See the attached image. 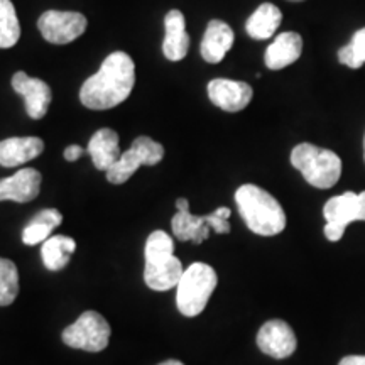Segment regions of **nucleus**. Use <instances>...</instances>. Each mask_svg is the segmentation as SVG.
<instances>
[{"label":"nucleus","mask_w":365,"mask_h":365,"mask_svg":"<svg viewBox=\"0 0 365 365\" xmlns=\"http://www.w3.org/2000/svg\"><path fill=\"white\" fill-rule=\"evenodd\" d=\"M44 150L39 137H9L0 143V166L16 168L33 161Z\"/></svg>","instance_id":"2eb2a0df"},{"label":"nucleus","mask_w":365,"mask_h":365,"mask_svg":"<svg viewBox=\"0 0 365 365\" xmlns=\"http://www.w3.org/2000/svg\"><path fill=\"white\" fill-rule=\"evenodd\" d=\"M254 97L252 86L245 81L215 78L208 83V98L225 112H240Z\"/></svg>","instance_id":"f8f14e48"},{"label":"nucleus","mask_w":365,"mask_h":365,"mask_svg":"<svg viewBox=\"0 0 365 365\" xmlns=\"http://www.w3.org/2000/svg\"><path fill=\"white\" fill-rule=\"evenodd\" d=\"M234 31L227 22L213 19L210 21L207 31H205L200 53H202L205 61L217 65L230 51V48L234 46Z\"/></svg>","instance_id":"f3484780"},{"label":"nucleus","mask_w":365,"mask_h":365,"mask_svg":"<svg viewBox=\"0 0 365 365\" xmlns=\"http://www.w3.org/2000/svg\"><path fill=\"white\" fill-rule=\"evenodd\" d=\"M12 88L26 100L27 115L34 120L43 118L48 112L53 95L48 83L39 78H31L24 71H17L12 76Z\"/></svg>","instance_id":"ddd939ff"},{"label":"nucleus","mask_w":365,"mask_h":365,"mask_svg":"<svg viewBox=\"0 0 365 365\" xmlns=\"http://www.w3.org/2000/svg\"><path fill=\"white\" fill-rule=\"evenodd\" d=\"M164 158L163 144L148 135H140L132 143L130 149L122 154L120 159L107 171V180L112 185H124L140 166H154Z\"/></svg>","instance_id":"1a4fd4ad"},{"label":"nucleus","mask_w":365,"mask_h":365,"mask_svg":"<svg viewBox=\"0 0 365 365\" xmlns=\"http://www.w3.org/2000/svg\"><path fill=\"white\" fill-rule=\"evenodd\" d=\"M31 222L46 223V225L56 228L63 223V215L58 212L56 208H44V210H41V212L36 213V217Z\"/></svg>","instance_id":"a878e982"},{"label":"nucleus","mask_w":365,"mask_h":365,"mask_svg":"<svg viewBox=\"0 0 365 365\" xmlns=\"http://www.w3.org/2000/svg\"><path fill=\"white\" fill-rule=\"evenodd\" d=\"M325 217V235L330 242H339L345 234L346 225L352 222H365V191L362 193H346L333 196L323 207Z\"/></svg>","instance_id":"6e6552de"},{"label":"nucleus","mask_w":365,"mask_h":365,"mask_svg":"<svg viewBox=\"0 0 365 365\" xmlns=\"http://www.w3.org/2000/svg\"><path fill=\"white\" fill-rule=\"evenodd\" d=\"M339 365H365V355H349L341 359Z\"/></svg>","instance_id":"cd10ccee"},{"label":"nucleus","mask_w":365,"mask_h":365,"mask_svg":"<svg viewBox=\"0 0 365 365\" xmlns=\"http://www.w3.org/2000/svg\"><path fill=\"white\" fill-rule=\"evenodd\" d=\"M173 252H175V242L166 232L156 230L148 237L144 250V281L150 289L168 291L180 282L185 269Z\"/></svg>","instance_id":"7ed1b4c3"},{"label":"nucleus","mask_w":365,"mask_h":365,"mask_svg":"<svg viewBox=\"0 0 365 365\" xmlns=\"http://www.w3.org/2000/svg\"><path fill=\"white\" fill-rule=\"evenodd\" d=\"M43 176L34 168H24L11 178L0 180V202L29 203L39 195Z\"/></svg>","instance_id":"4468645a"},{"label":"nucleus","mask_w":365,"mask_h":365,"mask_svg":"<svg viewBox=\"0 0 365 365\" xmlns=\"http://www.w3.org/2000/svg\"><path fill=\"white\" fill-rule=\"evenodd\" d=\"M86 17L71 11H48L39 17L38 27L43 38L51 44H68L86 31Z\"/></svg>","instance_id":"9d476101"},{"label":"nucleus","mask_w":365,"mask_h":365,"mask_svg":"<svg viewBox=\"0 0 365 365\" xmlns=\"http://www.w3.org/2000/svg\"><path fill=\"white\" fill-rule=\"evenodd\" d=\"M110 333L112 330L107 319L93 309H88L81 313V317L73 325L65 328L61 339L71 349L97 354L107 349Z\"/></svg>","instance_id":"0eeeda50"},{"label":"nucleus","mask_w":365,"mask_h":365,"mask_svg":"<svg viewBox=\"0 0 365 365\" xmlns=\"http://www.w3.org/2000/svg\"><path fill=\"white\" fill-rule=\"evenodd\" d=\"M364 154H365V137H364Z\"/></svg>","instance_id":"7c9ffc66"},{"label":"nucleus","mask_w":365,"mask_h":365,"mask_svg":"<svg viewBox=\"0 0 365 365\" xmlns=\"http://www.w3.org/2000/svg\"><path fill=\"white\" fill-rule=\"evenodd\" d=\"M218 282L215 269L205 262H195L185 269L176 289V304L185 317H198L207 308L210 296Z\"/></svg>","instance_id":"39448f33"},{"label":"nucleus","mask_w":365,"mask_h":365,"mask_svg":"<svg viewBox=\"0 0 365 365\" xmlns=\"http://www.w3.org/2000/svg\"><path fill=\"white\" fill-rule=\"evenodd\" d=\"M76 250V242L66 235H53L43 242L41 255H43L44 266L49 271H61L68 266L73 252Z\"/></svg>","instance_id":"412c9836"},{"label":"nucleus","mask_w":365,"mask_h":365,"mask_svg":"<svg viewBox=\"0 0 365 365\" xmlns=\"http://www.w3.org/2000/svg\"><path fill=\"white\" fill-rule=\"evenodd\" d=\"M240 217L254 234L272 237L286 228V213L276 198L255 185H242L235 191Z\"/></svg>","instance_id":"f03ea898"},{"label":"nucleus","mask_w":365,"mask_h":365,"mask_svg":"<svg viewBox=\"0 0 365 365\" xmlns=\"http://www.w3.org/2000/svg\"><path fill=\"white\" fill-rule=\"evenodd\" d=\"M289 2H303V0H289Z\"/></svg>","instance_id":"c756f323"},{"label":"nucleus","mask_w":365,"mask_h":365,"mask_svg":"<svg viewBox=\"0 0 365 365\" xmlns=\"http://www.w3.org/2000/svg\"><path fill=\"white\" fill-rule=\"evenodd\" d=\"M281 21L282 12L279 11V7L266 2L255 9V12L247 19L245 29H247V34L252 39H269L276 34L277 27L281 26Z\"/></svg>","instance_id":"aec40b11"},{"label":"nucleus","mask_w":365,"mask_h":365,"mask_svg":"<svg viewBox=\"0 0 365 365\" xmlns=\"http://www.w3.org/2000/svg\"><path fill=\"white\" fill-rule=\"evenodd\" d=\"M54 230L53 227L46 225V223H38V222H29L27 227L22 232V242L26 245H36L43 244L51 237V232Z\"/></svg>","instance_id":"393cba45"},{"label":"nucleus","mask_w":365,"mask_h":365,"mask_svg":"<svg viewBox=\"0 0 365 365\" xmlns=\"http://www.w3.org/2000/svg\"><path fill=\"white\" fill-rule=\"evenodd\" d=\"M176 208L178 213L173 217L171 228L178 240H190L195 242V244H202L208 239L210 230H215L217 234H228L230 232V223H228V218L232 215L230 208L220 207L210 215L198 217L190 212V203L186 198L178 200Z\"/></svg>","instance_id":"423d86ee"},{"label":"nucleus","mask_w":365,"mask_h":365,"mask_svg":"<svg viewBox=\"0 0 365 365\" xmlns=\"http://www.w3.org/2000/svg\"><path fill=\"white\" fill-rule=\"evenodd\" d=\"M303 51V39L298 33H281L266 49V66L269 70H282L293 65Z\"/></svg>","instance_id":"a211bd4d"},{"label":"nucleus","mask_w":365,"mask_h":365,"mask_svg":"<svg viewBox=\"0 0 365 365\" xmlns=\"http://www.w3.org/2000/svg\"><path fill=\"white\" fill-rule=\"evenodd\" d=\"M159 365H185L180 360H166V362H161Z\"/></svg>","instance_id":"c85d7f7f"},{"label":"nucleus","mask_w":365,"mask_h":365,"mask_svg":"<svg viewBox=\"0 0 365 365\" xmlns=\"http://www.w3.org/2000/svg\"><path fill=\"white\" fill-rule=\"evenodd\" d=\"M83 148H80V145H70V148H66L65 150V159L66 161H76V159H80L81 156H83Z\"/></svg>","instance_id":"bb28decb"},{"label":"nucleus","mask_w":365,"mask_h":365,"mask_svg":"<svg viewBox=\"0 0 365 365\" xmlns=\"http://www.w3.org/2000/svg\"><path fill=\"white\" fill-rule=\"evenodd\" d=\"M19 294V271L9 259L0 257V307H9Z\"/></svg>","instance_id":"5701e85b"},{"label":"nucleus","mask_w":365,"mask_h":365,"mask_svg":"<svg viewBox=\"0 0 365 365\" xmlns=\"http://www.w3.org/2000/svg\"><path fill=\"white\" fill-rule=\"evenodd\" d=\"M88 154L95 168L107 173L122 156L117 132L112 129H100L95 132L88 143Z\"/></svg>","instance_id":"6ab92c4d"},{"label":"nucleus","mask_w":365,"mask_h":365,"mask_svg":"<svg viewBox=\"0 0 365 365\" xmlns=\"http://www.w3.org/2000/svg\"><path fill=\"white\" fill-rule=\"evenodd\" d=\"M291 164L314 188L328 190L335 186L341 175V159L330 149L303 143L291 153Z\"/></svg>","instance_id":"20e7f679"},{"label":"nucleus","mask_w":365,"mask_h":365,"mask_svg":"<svg viewBox=\"0 0 365 365\" xmlns=\"http://www.w3.org/2000/svg\"><path fill=\"white\" fill-rule=\"evenodd\" d=\"M135 83V66L129 54H108L100 70L85 81L80 90V102L90 110H108L129 98Z\"/></svg>","instance_id":"f257e3e1"},{"label":"nucleus","mask_w":365,"mask_h":365,"mask_svg":"<svg viewBox=\"0 0 365 365\" xmlns=\"http://www.w3.org/2000/svg\"><path fill=\"white\" fill-rule=\"evenodd\" d=\"M166 36L163 41V53L170 61H181L188 54L190 36L186 33V21L182 12L170 11L164 17Z\"/></svg>","instance_id":"dca6fc26"},{"label":"nucleus","mask_w":365,"mask_h":365,"mask_svg":"<svg viewBox=\"0 0 365 365\" xmlns=\"http://www.w3.org/2000/svg\"><path fill=\"white\" fill-rule=\"evenodd\" d=\"M339 61L341 65L354 68L357 70L365 63V27L364 29H359L357 33L354 34L350 44L340 48L339 51Z\"/></svg>","instance_id":"b1692460"},{"label":"nucleus","mask_w":365,"mask_h":365,"mask_svg":"<svg viewBox=\"0 0 365 365\" xmlns=\"http://www.w3.org/2000/svg\"><path fill=\"white\" fill-rule=\"evenodd\" d=\"M257 346L269 357L287 359L294 354L298 340L293 328L282 319H269L257 333Z\"/></svg>","instance_id":"9b49d317"},{"label":"nucleus","mask_w":365,"mask_h":365,"mask_svg":"<svg viewBox=\"0 0 365 365\" xmlns=\"http://www.w3.org/2000/svg\"><path fill=\"white\" fill-rule=\"evenodd\" d=\"M21 38V24L11 0H0V48L7 49Z\"/></svg>","instance_id":"4be33fe9"}]
</instances>
